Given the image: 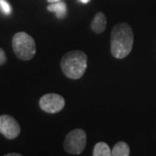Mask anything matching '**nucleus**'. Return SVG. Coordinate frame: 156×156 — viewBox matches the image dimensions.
<instances>
[{
  "mask_svg": "<svg viewBox=\"0 0 156 156\" xmlns=\"http://www.w3.org/2000/svg\"><path fill=\"white\" fill-rule=\"evenodd\" d=\"M6 60H7V57H6L5 53L3 50V49L0 48V66L5 64L6 62Z\"/></svg>",
  "mask_w": 156,
  "mask_h": 156,
  "instance_id": "f8f14e48",
  "label": "nucleus"
},
{
  "mask_svg": "<svg viewBox=\"0 0 156 156\" xmlns=\"http://www.w3.org/2000/svg\"><path fill=\"white\" fill-rule=\"evenodd\" d=\"M107 27L106 16L102 12H97L90 24L91 30L96 34H101Z\"/></svg>",
  "mask_w": 156,
  "mask_h": 156,
  "instance_id": "0eeeda50",
  "label": "nucleus"
},
{
  "mask_svg": "<svg viewBox=\"0 0 156 156\" xmlns=\"http://www.w3.org/2000/svg\"><path fill=\"white\" fill-rule=\"evenodd\" d=\"M87 144L86 132L76 128L69 132L63 142V148L70 154H80L85 149Z\"/></svg>",
  "mask_w": 156,
  "mask_h": 156,
  "instance_id": "20e7f679",
  "label": "nucleus"
},
{
  "mask_svg": "<svg viewBox=\"0 0 156 156\" xmlns=\"http://www.w3.org/2000/svg\"><path fill=\"white\" fill-rule=\"evenodd\" d=\"M111 153L113 156H128L130 154V147L126 142L120 141L114 146Z\"/></svg>",
  "mask_w": 156,
  "mask_h": 156,
  "instance_id": "1a4fd4ad",
  "label": "nucleus"
},
{
  "mask_svg": "<svg viewBox=\"0 0 156 156\" xmlns=\"http://www.w3.org/2000/svg\"><path fill=\"white\" fill-rule=\"evenodd\" d=\"M94 156H111L112 153L109 146L105 142H98L96 143L93 151Z\"/></svg>",
  "mask_w": 156,
  "mask_h": 156,
  "instance_id": "9d476101",
  "label": "nucleus"
},
{
  "mask_svg": "<svg viewBox=\"0 0 156 156\" xmlns=\"http://www.w3.org/2000/svg\"><path fill=\"white\" fill-rule=\"evenodd\" d=\"M47 10L51 12H55L56 17L59 19L64 18L67 15V5L64 2H56L53 3L47 7Z\"/></svg>",
  "mask_w": 156,
  "mask_h": 156,
  "instance_id": "6e6552de",
  "label": "nucleus"
},
{
  "mask_svg": "<svg viewBox=\"0 0 156 156\" xmlns=\"http://www.w3.org/2000/svg\"><path fill=\"white\" fill-rule=\"evenodd\" d=\"M110 50L114 57L122 59L129 55L134 44V33L127 23H119L114 26L111 32Z\"/></svg>",
  "mask_w": 156,
  "mask_h": 156,
  "instance_id": "f257e3e1",
  "label": "nucleus"
},
{
  "mask_svg": "<svg viewBox=\"0 0 156 156\" xmlns=\"http://www.w3.org/2000/svg\"><path fill=\"white\" fill-rule=\"evenodd\" d=\"M0 9L5 15H10L11 13V7L6 0H0Z\"/></svg>",
  "mask_w": 156,
  "mask_h": 156,
  "instance_id": "9b49d317",
  "label": "nucleus"
},
{
  "mask_svg": "<svg viewBox=\"0 0 156 156\" xmlns=\"http://www.w3.org/2000/svg\"><path fill=\"white\" fill-rule=\"evenodd\" d=\"M49 3L50 4H53V3H56V2H59V1H61V0H47Z\"/></svg>",
  "mask_w": 156,
  "mask_h": 156,
  "instance_id": "4468645a",
  "label": "nucleus"
},
{
  "mask_svg": "<svg viewBox=\"0 0 156 156\" xmlns=\"http://www.w3.org/2000/svg\"><path fill=\"white\" fill-rule=\"evenodd\" d=\"M5 156H21V154L18 153H11V154H7Z\"/></svg>",
  "mask_w": 156,
  "mask_h": 156,
  "instance_id": "ddd939ff",
  "label": "nucleus"
},
{
  "mask_svg": "<svg viewBox=\"0 0 156 156\" xmlns=\"http://www.w3.org/2000/svg\"><path fill=\"white\" fill-rule=\"evenodd\" d=\"M88 64V56L82 50H72L66 53L61 60L63 74L70 79H79L84 75Z\"/></svg>",
  "mask_w": 156,
  "mask_h": 156,
  "instance_id": "f03ea898",
  "label": "nucleus"
},
{
  "mask_svg": "<svg viewBox=\"0 0 156 156\" xmlns=\"http://www.w3.org/2000/svg\"><path fill=\"white\" fill-rule=\"evenodd\" d=\"M21 132L20 125L14 117L3 115H0V133L5 138L13 140L17 138Z\"/></svg>",
  "mask_w": 156,
  "mask_h": 156,
  "instance_id": "423d86ee",
  "label": "nucleus"
},
{
  "mask_svg": "<svg viewBox=\"0 0 156 156\" xmlns=\"http://www.w3.org/2000/svg\"><path fill=\"white\" fill-rule=\"evenodd\" d=\"M80 1H81L82 3H83V4H87V3H89L90 0H80Z\"/></svg>",
  "mask_w": 156,
  "mask_h": 156,
  "instance_id": "2eb2a0df",
  "label": "nucleus"
},
{
  "mask_svg": "<svg viewBox=\"0 0 156 156\" xmlns=\"http://www.w3.org/2000/svg\"><path fill=\"white\" fill-rule=\"evenodd\" d=\"M12 48L17 58L23 61L32 59L37 50L33 37L25 32H17L14 35Z\"/></svg>",
  "mask_w": 156,
  "mask_h": 156,
  "instance_id": "7ed1b4c3",
  "label": "nucleus"
},
{
  "mask_svg": "<svg viewBox=\"0 0 156 156\" xmlns=\"http://www.w3.org/2000/svg\"><path fill=\"white\" fill-rule=\"evenodd\" d=\"M65 106V100L60 95L50 93L43 95L39 100V107L42 110L50 114L60 112Z\"/></svg>",
  "mask_w": 156,
  "mask_h": 156,
  "instance_id": "39448f33",
  "label": "nucleus"
}]
</instances>
